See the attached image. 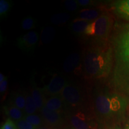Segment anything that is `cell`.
I'll use <instances>...</instances> for the list:
<instances>
[{
	"label": "cell",
	"instance_id": "cell-5",
	"mask_svg": "<svg viewBox=\"0 0 129 129\" xmlns=\"http://www.w3.org/2000/svg\"><path fill=\"white\" fill-rule=\"evenodd\" d=\"M60 96L63 101L71 106H76L81 101V92L77 85L67 83L63 89Z\"/></svg>",
	"mask_w": 129,
	"mask_h": 129
},
{
	"label": "cell",
	"instance_id": "cell-30",
	"mask_svg": "<svg viewBox=\"0 0 129 129\" xmlns=\"http://www.w3.org/2000/svg\"><path fill=\"white\" fill-rule=\"evenodd\" d=\"M36 129H51V128H49V127H40Z\"/></svg>",
	"mask_w": 129,
	"mask_h": 129
},
{
	"label": "cell",
	"instance_id": "cell-19",
	"mask_svg": "<svg viewBox=\"0 0 129 129\" xmlns=\"http://www.w3.org/2000/svg\"><path fill=\"white\" fill-rule=\"evenodd\" d=\"M71 18V14L67 13H58L52 16L51 22L54 25H60L66 23Z\"/></svg>",
	"mask_w": 129,
	"mask_h": 129
},
{
	"label": "cell",
	"instance_id": "cell-3",
	"mask_svg": "<svg viewBox=\"0 0 129 129\" xmlns=\"http://www.w3.org/2000/svg\"><path fill=\"white\" fill-rule=\"evenodd\" d=\"M127 106L125 99L117 93L106 90L97 91L94 98V107L98 115L109 118L122 114Z\"/></svg>",
	"mask_w": 129,
	"mask_h": 129
},
{
	"label": "cell",
	"instance_id": "cell-22",
	"mask_svg": "<svg viewBox=\"0 0 129 129\" xmlns=\"http://www.w3.org/2000/svg\"><path fill=\"white\" fill-rule=\"evenodd\" d=\"M12 4L9 1L6 0L0 1V16L1 18H4L7 16L10 10Z\"/></svg>",
	"mask_w": 129,
	"mask_h": 129
},
{
	"label": "cell",
	"instance_id": "cell-23",
	"mask_svg": "<svg viewBox=\"0 0 129 129\" xmlns=\"http://www.w3.org/2000/svg\"><path fill=\"white\" fill-rule=\"evenodd\" d=\"M35 22L32 17H27L22 21L21 28L25 30H29L34 28Z\"/></svg>",
	"mask_w": 129,
	"mask_h": 129
},
{
	"label": "cell",
	"instance_id": "cell-16",
	"mask_svg": "<svg viewBox=\"0 0 129 129\" xmlns=\"http://www.w3.org/2000/svg\"><path fill=\"white\" fill-rule=\"evenodd\" d=\"M90 23V22H88V21L77 19L72 22L71 29L72 31L75 33L84 35Z\"/></svg>",
	"mask_w": 129,
	"mask_h": 129
},
{
	"label": "cell",
	"instance_id": "cell-11",
	"mask_svg": "<svg viewBox=\"0 0 129 129\" xmlns=\"http://www.w3.org/2000/svg\"><path fill=\"white\" fill-rule=\"evenodd\" d=\"M113 7L118 15L129 20V0L117 1L114 3Z\"/></svg>",
	"mask_w": 129,
	"mask_h": 129
},
{
	"label": "cell",
	"instance_id": "cell-27",
	"mask_svg": "<svg viewBox=\"0 0 129 129\" xmlns=\"http://www.w3.org/2000/svg\"><path fill=\"white\" fill-rule=\"evenodd\" d=\"M8 87V80L6 78L3 81L0 83V93L1 94H3L6 92Z\"/></svg>",
	"mask_w": 129,
	"mask_h": 129
},
{
	"label": "cell",
	"instance_id": "cell-10",
	"mask_svg": "<svg viewBox=\"0 0 129 129\" xmlns=\"http://www.w3.org/2000/svg\"><path fill=\"white\" fill-rule=\"evenodd\" d=\"M31 96L33 98L38 111H41L45 105L46 100L44 99V93L42 88H38L35 83L32 85L31 90Z\"/></svg>",
	"mask_w": 129,
	"mask_h": 129
},
{
	"label": "cell",
	"instance_id": "cell-14",
	"mask_svg": "<svg viewBox=\"0 0 129 129\" xmlns=\"http://www.w3.org/2000/svg\"><path fill=\"white\" fill-rule=\"evenodd\" d=\"M71 122L75 129H89L90 125L83 114H78L71 119Z\"/></svg>",
	"mask_w": 129,
	"mask_h": 129
},
{
	"label": "cell",
	"instance_id": "cell-6",
	"mask_svg": "<svg viewBox=\"0 0 129 129\" xmlns=\"http://www.w3.org/2000/svg\"><path fill=\"white\" fill-rule=\"evenodd\" d=\"M38 41V34L37 32L32 30L17 38V46L22 50L26 52H31L36 48Z\"/></svg>",
	"mask_w": 129,
	"mask_h": 129
},
{
	"label": "cell",
	"instance_id": "cell-20",
	"mask_svg": "<svg viewBox=\"0 0 129 129\" xmlns=\"http://www.w3.org/2000/svg\"><path fill=\"white\" fill-rule=\"evenodd\" d=\"M23 119H25L30 124H31L36 128L41 127L43 124V122H44L42 117H40V115H37V114L25 115Z\"/></svg>",
	"mask_w": 129,
	"mask_h": 129
},
{
	"label": "cell",
	"instance_id": "cell-31",
	"mask_svg": "<svg viewBox=\"0 0 129 129\" xmlns=\"http://www.w3.org/2000/svg\"><path fill=\"white\" fill-rule=\"evenodd\" d=\"M111 129H121V128L119 127H114V128H112Z\"/></svg>",
	"mask_w": 129,
	"mask_h": 129
},
{
	"label": "cell",
	"instance_id": "cell-9",
	"mask_svg": "<svg viewBox=\"0 0 129 129\" xmlns=\"http://www.w3.org/2000/svg\"><path fill=\"white\" fill-rule=\"evenodd\" d=\"M80 56L78 53H73L68 56L63 64V69L67 72L74 71L80 64Z\"/></svg>",
	"mask_w": 129,
	"mask_h": 129
},
{
	"label": "cell",
	"instance_id": "cell-32",
	"mask_svg": "<svg viewBox=\"0 0 129 129\" xmlns=\"http://www.w3.org/2000/svg\"><path fill=\"white\" fill-rule=\"evenodd\" d=\"M125 129H129V125H127V127H126V128H125Z\"/></svg>",
	"mask_w": 129,
	"mask_h": 129
},
{
	"label": "cell",
	"instance_id": "cell-13",
	"mask_svg": "<svg viewBox=\"0 0 129 129\" xmlns=\"http://www.w3.org/2000/svg\"><path fill=\"white\" fill-rule=\"evenodd\" d=\"M5 112L8 115L10 119L16 122L19 121L24 118L23 112L21 109H19L18 108L16 107L15 106L10 105L9 106H4V108Z\"/></svg>",
	"mask_w": 129,
	"mask_h": 129
},
{
	"label": "cell",
	"instance_id": "cell-12",
	"mask_svg": "<svg viewBox=\"0 0 129 129\" xmlns=\"http://www.w3.org/2000/svg\"><path fill=\"white\" fill-rule=\"evenodd\" d=\"M63 101L62 97L60 95L51 96L47 99L45 102V106L50 110L60 112L63 107Z\"/></svg>",
	"mask_w": 129,
	"mask_h": 129
},
{
	"label": "cell",
	"instance_id": "cell-28",
	"mask_svg": "<svg viewBox=\"0 0 129 129\" xmlns=\"http://www.w3.org/2000/svg\"><path fill=\"white\" fill-rule=\"evenodd\" d=\"M78 3L81 6H87L92 4V1L90 0H78Z\"/></svg>",
	"mask_w": 129,
	"mask_h": 129
},
{
	"label": "cell",
	"instance_id": "cell-24",
	"mask_svg": "<svg viewBox=\"0 0 129 129\" xmlns=\"http://www.w3.org/2000/svg\"><path fill=\"white\" fill-rule=\"evenodd\" d=\"M78 1L75 0H67L64 2V7L69 12H74L78 9Z\"/></svg>",
	"mask_w": 129,
	"mask_h": 129
},
{
	"label": "cell",
	"instance_id": "cell-21",
	"mask_svg": "<svg viewBox=\"0 0 129 129\" xmlns=\"http://www.w3.org/2000/svg\"><path fill=\"white\" fill-rule=\"evenodd\" d=\"M12 105L21 110H24L26 105V96L22 93H16L13 98Z\"/></svg>",
	"mask_w": 129,
	"mask_h": 129
},
{
	"label": "cell",
	"instance_id": "cell-7",
	"mask_svg": "<svg viewBox=\"0 0 129 129\" xmlns=\"http://www.w3.org/2000/svg\"><path fill=\"white\" fill-rule=\"evenodd\" d=\"M67 83L64 78L56 74L51 78L48 84L42 88V90L44 94L48 96H54L60 95Z\"/></svg>",
	"mask_w": 129,
	"mask_h": 129
},
{
	"label": "cell",
	"instance_id": "cell-15",
	"mask_svg": "<svg viewBox=\"0 0 129 129\" xmlns=\"http://www.w3.org/2000/svg\"><path fill=\"white\" fill-rule=\"evenodd\" d=\"M101 14L99 11L94 9H83L80 12L78 19L92 22L98 18Z\"/></svg>",
	"mask_w": 129,
	"mask_h": 129
},
{
	"label": "cell",
	"instance_id": "cell-2",
	"mask_svg": "<svg viewBox=\"0 0 129 129\" xmlns=\"http://www.w3.org/2000/svg\"><path fill=\"white\" fill-rule=\"evenodd\" d=\"M113 44L115 59L113 82L118 89L129 93V25L120 29Z\"/></svg>",
	"mask_w": 129,
	"mask_h": 129
},
{
	"label": "cell",
	"instance_id": "cell-18",
	"mask_svg": "<svg viewBox=\"0 0 129 129\" xmlns=\"http://www.w3.org/2000/svg\"><path fill=\"white\" fill-rule=\"evenodd\" d=\"M55 35V30L52 27L45 28L42 32L41 36V42L43 44H48L52 41Z\"/></svg>",
	"mask_w": 129,
	"mask_h": 129
},
{
	"label": "cell",
	"instance_id": "cell-17",
	"mask_svg": "<svg viewBox=\"0 0 129 129\" xmlns=\"http://www.w3.org/2000/svg\"><path fill=\"white\" fill-rule=\"evenodd\" d=\"M37 111L38 110L31 94H28L26 96V105L24 112L26 115H32L35 114Z\"/></svg>",
	"mask_w": 129,
	"mask_h": 129
},
{
	"label": "cell",
	"instance_id": "cell-1",
	"mask_svg": "<svg viewBox=\"0 0 129 129\" xmlns=\"http://www.w3.org/2000/svg\"><path fill=\"white\" fill-rule=\"evenodd\" d=\"M113 64V50L106 44H95L85 50L83 59V73L92 80L106 78Z\"/></svg>",
	"mask_w": 129,
	"mask_h": 129
},
{
	"label": "cell",
	"instance_id": "cell-29",
	"mask_svg": "<svg viewBox=\"0 0 129 129\" xmlns=\"http://www.w3.org/2000/svg\"><path fill=\"white\" fill-rule=\"evenodd\" d=\"M6 78V77L4 76V74H3L2 73L0 74V83L3 81H4Z\"/></svg>",
	"mask_w": 129,
	"mask_h": 129
},
{
	"label": "cell",
	"instance_id": "cell-8",
	"mask_svg": "<svg viewBox=\"0 0 129 129\" xmlns=\"http://www.w3.org/2000/svg\"><path fill=\"white\" fill-rule=\"evenodd\" d=\"M40 111L44 121L49 125L56 126L60 124L62 122V117L59 112L50 110L45 106Z\"/></svg>",
	"mask_w": 129,
	"mask_h": 129
},
{
	"label": "cell",
	"instance_id": "cell-26",
	"mask_svg": "<svg viewBox=\"0 0 129 129\" xmlns=\"http://www.w3.org/2000/svg\"><path fill=\"white\" fill-rule=\"evenodd\" d=\"M1 129H17V127L13 121L8 118L1 126Z\"/></svg>",
	"mask_w": 129,
	"mask_h": 129
},
{
	"label": "cell",
	"instance_id": "cell-4",
	"mask_svg": "<svg viewBox=\"0 0 129 129\" xmlns=\"http://www.w3.org/2000/svg\"><path fill=\"white\" fill-rule=\"evenodd\" d=\"M113 23L112 17L109 14L103 13L92 21V35L95 44H105L108 40Z\"/></svg>",
	"mask_w": 129,
	"mask_h": 129
},
{
	"label": "cell",
	"instance_id": "cell-25",
	"mask_svg": "<svg viewBox=\"0 0 129 129\" xmlns=\"http://www.w3.org/2000/svg\"><path fill=\"white\" fill-rule=\"evenodd\" d=\"M16 124L17 129H36L34 126H33L31 124H30L23 118L16 122Z\"/></svg>",
	"mask_w": 129,
	"mask_h": 129
}]
</instances>
